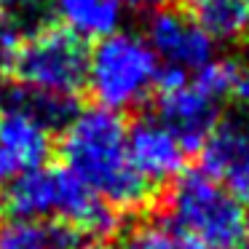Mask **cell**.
<instances>
[{
	"instance_id": "obj_18",
	"label": "cell",
	"mask_w": 249,
	"mask_h": 249,
	"mask_svg": "<svg viewBox=\"0 0 249 249\" xmlns=\"http://www.w3.org/2000/svg\"><path fill=\"white\" fill-rule=\"evenodd\" d=\"M3 110L6 107H3V89H0V115H3Z\"/></svg>"
},
{
	"instance_id": "obj_11",
	"label": "cell",
	"mask_w": 249,
	"mask_h": 249,
	"mask_svg": "<svg viewBox=\"0 0 249 249\" xmlns=\"http://www.w3.org/2000/svg\"><path fill=\"white\" fill-rule=\"evenodd\" d=\"M0 249H102L91 236L59 220H0Z\"/></svg>"
},
{
	"instance_id": "obj_9",
	"label": "cell",
	"mask_w": 249,
	"mask_h": 249,
	"mask_svg": "<svg viewBox=\"0 0 249 249\" xmlns=\"http://www.w3.org/2000/svg\"><path fill=\"white\" fill-rule=\"evenodd\" d=\"M129 161L147 185L174 182L185 172L188 150L179 137L158 118H142L129 129Z\"/></svg>"
},
{
	"instance_id": "obj_7",
	"label": "cell",
	"mask_w": 249,
	"mask_h": 249,
	"mask_svg": "<svg viewBox=\"0 0 249 249\" xmlns=\"http://www.w3.org/2000/svg\"><path fill=\"white\" fill-rule=\"evenodd\" d=\"M51 126L43 118L14 102L0 115V188L22 174L46 166L51 153Z\"/></svg>"
},
{
	"instance_id": "obj_2",
	"label": "cell",
	"mask_w": 249,
	"mask_h": 249,
	"mask_svg": "<svg viewBox=\"0 0 249 249\" xmlns=\"http://www.w3.org/2000/svg\"><path fill=\"white\" fill-rule=\"evenodd\" d=\"M0 209L6 217L75 225L99 247L118 233V212L65 166H40L8 182L0 196Z\"/></svg>"
},
{
	"instance_id": "obj_20",
	"label": "cell",
	"mask_w": 249,
	"mask_h": 249,
	"mask_svg": "<svg viewBox=\"0 0 249 249\" xmlns=\"http://www.w3.org/2000/svg\"><path fill=\"white\" fill-rule=\"evenodd\" d=\"M0 3H8V0H0Z\"/></svg>"
},
{
	"instance_id": "obj_19",
	"label": "cell",
	"mask_w": 249,
	"mask_h": 249,
	"mask_svg": "<svg viewBox=\"0 0 249 249\" xmlns=\"http://www.w3.org/2000/svg\"><path fill=\"white\" fill-rule=\"evenodd\" d=\"M241 201H249V188H247V193H244V198Z\"/></svg>"
},
{
	"instance_id": "obj_3",
	"label": "cell",
	"mask_w": 249,
	"mask_h": 249,
	"mask_svg": "<svg viewBox=\"0 0 249 249\" xmlns=\"http://www.w3.org/2000/svg\"><path fill=\"white\" fill-rule=\"evenodd\" d=\"M169 225L206 249H238L249 233V212L236 193L201 169L182 172L166 196Z\"/></svg>"
},
{
	"instance_id": "obj_15",
	"label": "cell",
	"mask_w": 249,
	"mask_h": 249,
	"mask_svg": "<svg viewBox=\"0 0 249 249\" xmlns=\"http://www.w3.org/2000/svg\"><path fill=\"white\" fill-rule=\"evenodd\" d=\"M118 249H206L188 233L177 231L169 222H145V225L134 228Z\"/></svg>"
},
{
	"instance_id": "obj_13",
	"label": "cell",
	"mask_w": 249,
	"mask_h": 249,
	"mask_svg": "<svg viewBox=\"0 0 249 249\" xmlns=\"http://www.w3.org/2000/svg\"><path fill=\"white\" fill-rule=\"evenodd\" d=\"M188 17L212 40H238L249 30V0H190Z\"/></svg>"
},
{
	"instance_id": "obj_1",
	"label": "cell",
	"mask_w": 249,
	"mask_h": 249,
	"mask_svg": "<svg viewBox=\"0 0 249 249\" xmlns=\"http://www.w3.org/2000/svg\"><path fill=\"white\" fill-rule=\"evenodd\" d=\"M126 140L129 126L124 118L97 105L75 110L59 140L62 166L115 212L142 209L153 198V185L131 166Z\"/></svg>"
},
{
	"instance_id": "obj_17",
	"label": "cell",
	"mask_w": 249,
	"mask_h": 249,
	"mask_svg": "<svg viewBox=\"0 0 249 249\" xmlns=\"http://www.w3.org/2000/svg\"><path fill=\"white\" fill-rule=\"evenodd\" d=\"M238 249H249V233H247V238L241 241V247H238Z\"/></svg>"
},
{
	"instance_id": "obj_16",
	"label": "cell",
	"mask_w": 249,
	"mask_h": 249,
	"mask_svg": "<svg viewBox=\"0 0 249 249\" xmlns=\"http://www.w3.org/2000/svg\"><path fill=\"white\" fill-rule=\"evenodd\" d=\"M161 0H121L124 8H131V11H156Z\"/></svg>"
},
{
	"instance_id": "obj_4",
	"label": "cell",
	"mask_w": 249,
	"mask_h": 249,
	"mask_svg": "<svg viewBox=\"0 0 249 249\" xmlns=\"http://www.w3.org/2000/svg\"><path fill=\"white\" fill-rule=\"evenodd\" d=\"M86 67L89 51L81 38L65 27H40L24 33L6 70L17 78L19 91L72 105L86 86Z\"/></svg>"
},
{
	"instance_id": "obj_5",
	"label": "cell",
	"mask_w": 249,
	"mask_h": 249,
	"mask_svg": "<svg viewBox=\"0 0 249 249\" xmlns=\"http://www.w3.org/2000/svg\"><path fill=\"white\" fill-rule=\"evenodd\" d=\"M158 59L145 38L134 33H113L89 51L86 89L97 107L118 113L142 105L158 83Z\"/></svg>"
},
{
	"instance_id": "obj_6",
	"label": "cell",
	"mask_w": 249,
	"mask_h": 249,
	"mask_svg": "<svg viewBox=\"0 0 249 249\" xmlns=\"http://www.w3.org/2000/svg\"><path fill=\"white\" fill-rule=\"evenodd\" d=\"M156 86L161 91L158 121L166 124L179 137L188 153L198 150L206 137L214 131V126L220 124V102H214L209 94L201 91L182 70L163 67L158 72Z\"/></svg>"
},
{
	"instance_id": "obj_8",
	"label": "cell",
	"mask_w": 249,
	"mask_h": 249,
	"mask_svg": "<svg viewBox=\"0 0 249 249\" xmlns=\"http://www.w3.org/2000/svg\"><path fill=\"white\" fill-rule=\"evenodd\" d=\"M147 46L169 70L198 72L214 59V40L182 11L161 8L147 24Z\"/></svg>"
},
{
	"instance_id": "obj_12",
	"label": "cell",
	"mask_w": 249,
	"mask_h": 249,
	"mask_svg": "<svg viewBox=\"0 0 249 249\" xmlns=\"http://www.w3.org/2000/svg\"><path fill=\"white\" fill-rule=\"evenodd\" d=\"M67 33L86 40H102L118 33L124 6L121 0H51Z\"/></svg>"
},
{
	"instance_id": "obj_10",
	"label": "cell",
	"mask_w": 249,
	"mask_h": 249,
	"mask_svg": "<svg viewBox=\"0 0 249 249\" xmlns=\"http://www.w3.org/2000/svg\"><path fill=\"white\" fill-rule=\"evenodd\" d=\"M201 172L244 198L249 188V129L236 121L217 124L198 147Z\"/></svg>"
},
{
	"instance_id": "obj_14",
	"label": "cell",
	"mask_w": 249,
	"mask_h": 249,
	"mask_svg": "<svg viewBox=\"0 0 249 249\" xmlns=\"http://www.w3.org/2000/svg\"><path fill=\"white\" fill-rule=\"evenodd\" d=\"M193 83L214 102L238 99L249 102V67L233 59H212L193 75Z\"/></svg>"
}]
</instances>
